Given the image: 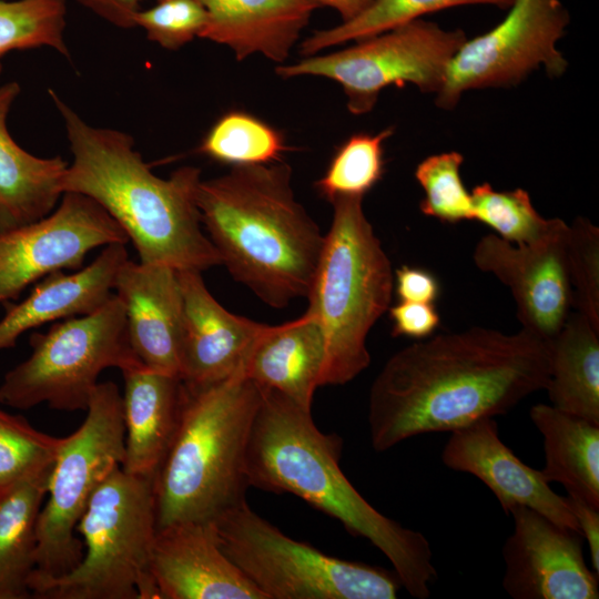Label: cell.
<instances>
[{
    "label": "cell",
    "instance_id": "obj_1",
    "mask_svg": "<svg viewBox=\"0 0 599 599\" xmlns=\"http://www.w3.org/2000/svg\"><path fill=\"white\" fill-rule=\"evenodd\" d=\"M550 343L525 329L471 327L395 353L374 379L369 438L383 453L414 436L454 432L505 415L545 389Z\"/></svg>",
    "mask_w": 599,
    "mask_h": 599
},
{
    "label": "cell",
    "instance_id": "obj_2",
    "mask_svg": "<svg viewBox=\"0 0 599 599\" xmlns=\"http://www.w3.org/2000/svg\"><path fill=\"white\" fill-rule=\"evenodd\" d=\"M260 388L245 456L248 486L293 494L338 520L386 556L412 597L427 599L437 578L427 538L380 514L356 490L339 467V436L322 433L311 410L283 394Z\"/></svg>",
    "mask_w": 599,
    "mask_h": 599
},
{
    "label": "cell",
    "instance_id": "obj_3",
    "mask_svg": "<svg viewBox=\"0 0 599 599\" xmlns=\"http://www.w3.org/2000/svg\"><path fill=\"white\" fill-rule=\"evenodd\" d=\"M72 152L61 190L100 204L124 230L142 263L203 272L222 265L202 231L196 204L201 170L182 166L169 179L156 176L136 152L129 134L94 128L49 90Z\"/></svg>",
    "mask_w": 599,
    "mask_h": 599
},
{
    "label": "cell",
    "instance_id": "obj_4",
    "mask_svg": "<svg viewBox=\"0 0 599 599\" xmlns=\"http://www.w3.org/2000/svg\"><path fill=\"white\" fill-rule=\"evenodd\" d=\"M196 204L236 282L274 308L307 296L325 235L296 200L287 163L235 165L201 180Z\"/></svg>",
    "mask_w": 599,
    "mask_h": 599
},
{
    "label": "cell",
    "instance_id": "obj_5",
    "mask_svg": "<svg viewBox=\"0 0 599 599\" xmlns=\"http://www.w3.org/2000/svg\"><path fill=\"white\" fill-rule=\"evenodd\" d=\"M261 398L243 372L209 386L183 384L177 427L153 476L158 528L213 521L246 500L245 456Z\"/></svg>",
    "mask_w": 599,
    "mask_h": 599
},
{
    "label": "cell",
    "instance_id": "obj_6",
    "mask_svg": "<svg viewBox=\"0 0 599 599\" xmlns=\"http://www.w3.org/2000/svg\"><path fill=\"white\" fill-rule=\"evenodd\" d=\"M333 220L306 296L326 343L323 385H343L370 363L366 338L389 308L392 264L363 210L362 196L329 201Z\"/></svg>",
    "mask_w": 599,
    "mask_h": 599
},
{
    "label": "cell",
    "instance_id": "obj_7",
    "mask_svg": "<svg viewBox=\"0 0 599 599\" xmlns=\"http://www.w3.org/2000/svg\"><path fill=\"white\" fill-rule=\"evenodd\" d=\"M158 530L153 477L114 469L91 496L75 531L84 554L69 573L30 588L40 599H160L150 572Z\"/></svg>",
    "mask_w": 599,
    "mask_h": 599
},
{
    "label": "cell",
    "instance_id": "obj_8",
    "mask_svg": "<svg viewBox=\"0 0 599 599\" xmlns=\"http://www.w3.org/2000/svg\"><path fill=\"white\" fill-rule=\"evenodd\" d=\"M223 552L266 599H395V571L343 560L287 537L246 500L213 521Z\"/></svg>",
    "mask_w": 599,
    "mask_h": 599
},
{
    "label": "cell",
    "instance_id": "obj_9",
    "mask_svg": "<svg viewBox=\"0 0 599 599\" xmlns=\"http://www.w3.org/2000/svg\"><path fill=\"white\" fill-rule=\"evenodd\" d=\"M31 354L0 384V404L27 410L40 404L87 410L106 368L141 364L134 355L122 302L113 293L95 311L57 321L29 336ZM142 365V364H141Z\"/></svg>",
    "mask_w": 599,
    "mask_h": 599
},
{
    "label": "cell",
    "instance_id": "obj_10",
    "mask_svg": "<svg viewBox=\"0 0 599 599\" xmlns=\"http://www.w3.org/2000/svg\"><path fill=\"white\" fill-rule=\"evenodd\" d=\"M81 426L63 437L37 522L35 567L29 589L59 578L82 560L77 525L97 488L124 459L123 400L113 382L99 383Z\"/></svg>",
    "mask_w": 599,
    "mask_h": 599
},
{
    "label": "cell",
    "instance_id": "obj_11",
    "mask_svg": "<svg viewBox=\"0 0 599 599\" xmlns=\"http://www.w3.org/2000/svg\"><path fill=\"white\" fill-rule=\"evenodd\" d=\"M465 40L463 30H445L420 18L347 49L280 65L276 73L283 79L316 75L336 81L347 97L349 112L359 115L372 111L379 92L389 85L410 83L424 93L437 94Z\"/></svg>",
    "mask_w": 599,
    "mask_h": 599
},
{
    "label": "cell",
    "instance_id": "obj_12",
    "mask_svg": "<svg viewBox=\"0 0 599 599\" xmlns=\"http://www.w3.org/2000/svg\"><path fill=\"white\" fill-rule=\"evenodd\" d=\"M569 20L561 0H515L498 26L460 45L436 104L449 110L468 90L517 85L541 65L549 77L562 75L568 62L557 42Z\"/></svg>",
    "mask_w": 599,
    "mask_h": 599
},
{
    "label": "cell",
    "instance_id": "obj_13",
    "mask_svg": "<svg viewBox=\"0 0 599 599\" xmlns=\"http://www.w3.org/2000/svg\"><path fill=\"white\" fill-rule=\"evenodd\" d=\"M128 242L121 225L94 200L63 193L49 215L0 234V306L52 273L82 268L91 251Z\"/></svg>",
    "mask_w": 599,
    "mask_h": 599
},
{
    "label": "cell",
    "instance_id": "obj_14",
    "mask_svg": "<svg viewBox=\"0 0 599 599\" xmlns=\"http://www.w3.org/2000/svg\"><path fill=\"white\" fill-rule=\"evenodd\" d=\"M514 531L502 546V588L514 599H597L599 575L585 561V538L538 511L509 510Z\"/></svg>",
    "mask_w": 599,
    "mask_h": 599
},
{
    "label": "cell",
    "instance_id": "obj_15",
    "mask_svg": "<svg viewBox=\"0 0 599 599\" xmlns=\"http://www.w3.org/2000/svg\"><path fill=\"white\" fill-rule=\"evenodd\" d=\"M568 225L550 238L531 245H514L498 235L479 240L474 262L509 287L521 329L551 342L573 307L566 237Z\"/></svg>",
    "mask_w": 599,
    "mask_h": 599
},
{
    "label": "cell",
    "instance_id": "obj_16",
    "mask_svg": "<svg viewBox=\"0 0 599 599\" xmlns=\"http://www.w3.org/2000/svg\"><path fill=\"white\" fill-rule=\"evenodd\" d=\"M441 461L451 470L481 480L506 515L515 506H525L560 526L579 530L567 497L550 488L541 470L529 467L514 454L500 439L494 418H483L451 432Z\"/></svg>",
    "mask_w": 599,
    "mask_h": 599
},
{
    "label": "cell",
    "instance_id": "obj_17",
    "mask_svg": "<svg viewBox=\"0 0 599 599\" xmlns=\"http://www.w3.org/2000/svg\"><path fill=\"white\" fill-rule=\"evenodd\" d=\"M150 572L160 599H266L223 552L212 521L158 528Z\"/></svg>",
    "mask_w": 599,
    "mask_h": 599
},
{
    "label": "cell",
    "instance_id": "obj_18",
    "mask_svg": "<svg viewBox=\"0 0 599 599\" xmlns=\"http://www.w3.org/2000/svg\"><path fill=\"white\" fill-rule=\"evenodd\" d=\"M176 272L183 302L182 383L203 387L243 372L267 325L224 308L207 290L201 272Z\"/></svg>",
    "mask_w": 599,
    "mask_h": 599
},
{
    "label": "cell",
    "instance_id": "obj_19",
    "mask_svg": "<svg viewBox=\"0 0 599 599\" xmlns=\"http://www.w3.org/2000/svg\"><path fill=\"white\" fill-rule=\"evenodd\" d=\"M113 291L123 304L139 362L181 379L183 302L176 270L129 258L116 274Z\"/></svg>",
    "mask_w": 599,
    "mask_h": 599
},
{
    "label": "cell",
    "instance_id": "obj_20",
    "mask_svg": "<svg viewBox=\"0 0 599 599\" xmlns=\"http://www.w3.org/2000/svg\"><path fill=\"white\" fill-rule=\"evenodd\" d=\"M125 246L109 244L89 265L52 273L35 283L24 300L6 304L0 319V352L14 347L29 331L103 305L113 294L120 267L129 260Z\"/></svg>",
    "mask_w": 599,
    "mask_h": 599
},
{
    "label": "cell",
    "instance_id": "obj_21",
    "mask_svg": "<svg viewBox=\"0 0 599 599\" xmlns=\"http://www.w3.org/2000/svg\"><path fill=\"white\" fill-rule=\"evenodd\" d=\"M207 21L200 38L227 45L237 60L253 53L281 63L313 11V0H197Z\"/></svg>",
    "mask_w": 599,
    "mask_h": 599
},
{
    "label": "cell",
    "instance_id": "obj_22",
    "mask_svg": "<svg viewBox=\"0 0 599 599\" xmlns=\"http://www.w3.org/2000/svg\"><path fill=\"white\" fill-rule=\"evenodd\" d=\"M124 379V459L121 468L153 477L175 434L182 404L179 377L134 365L121 370Z\"/></svg>",
    "mask_w": 599,
    "mask_h": 599
},
{
    "label": "cell",
    "instance_id": "obj_23",
    "mask_svg": "<svg viewBox=\"0 0 599 599\" xmlns=\"http://www.w3.org/2000/svg\"><path fill=\"white\" fill-rule=\"evenodd\" d=\"M326 343L317 318L305 312L287 323L267 325L254 344L243 373L262 388L274 389L311 410L321 386Z\"/></svg>",
    "mask_w": 599,
    "mask_h": 599
},
{
    "label": "cell",
    "instance_id": "obj_24",
    "mask_svg": "<svg viewBox=\"0 0 599 599\" xmlns=\"http://www.w3.org/2000/svg\"><path fill=\"white\" fill-rule=\"evenodd\" d=\"M20 93L17 82L0 85V234L49 215L60 201L68 163L61 156L39 158L10 135L7 118Z\"/></svg>",
    "mask_w": 599,
    "mask_h": 599
},
{
    "label": "cell",
    "instance_id": "obj_25",
    "mask_svg": "<svg viewBox=\"0 0 599 599\" xmlns=\"http://www.w3.org/2000/svg\"><path fill=\"white\" fill-rule=\"evenodd\" d=\"M529 415L544 437L546 480L599 509V425L546 404Z\"/></svg>",
    "mask_w": 599,
    "mask_h": 599
},
{
    "label": "cell",
    "instance_id": "obj_26",
    "mask_svg": "<svg viewBox=\"0 0 599 599\" xmlns=\"http://www.w3.org/2000/svg\"><path fill=\"white\" fill-rule=\"evenodd\" d=\"M550 347L551 406L599 425V331L571 312Z\"/></svg>",
    "mask_w": 599,
    "mask_h": 599
},
{
    "label": "cell",
    "instance_id": "obj_27",
    "mask_svg": "<svg viewBox=\"0 0 599 599\" xmlns=\"http://www.w3.org/2000/svg\"><path fill=\"white\" fill-rule=\"evenodd\" d=\"M52 466L0 487V599L32 598L37 522Z\"/></svg>",
    "mask_w": 599,
    "mask_h": 599
},
{
    "label": "cell",
    "instance_id": "obj_28",
    "mask_svg": "<svg viewBox=\"0 0 599 599\" xmlns=\"http://www.w3.org/2000/svg\"><path fill=\"white\" fill-rule=\"evenodd\" d=\"M515 0H373L354 18L314 32L301 44V53L311 57L323 49L358 41L443 9L467 4H491L509 9Z\"/></svg>",
    "mask_w": 599,
    "mask_h": 599
},
{
    "label": "cell",
    "instance_id": "obj_29",
    "mask_svg": "<svg viewBox=\"0 0 599 599\" xmlns=\"http://www.w3.org/2000/svg\"><path fill=\"white\" fill-rule=\"evenodd\" d=\"M473 220L494 229L502 240L531 245L554 236L567 224L560 219H544L522 189L495 191L489 183L471 191Z\"/></svg>",
    "mask_w": 599,
    "mask_h": 599
},
{
    "label": "cell",
    "instance_id": "obj_30",
    "mask_svg": "<svg viewBox=\"0 0 599 599\" xmlns=\"http://www.w3.org/2000/svg\"><path fill=\"white\" fill-rule=\"evenodd\" d=\"M284 150L286 146L278 131L241 111L222 115L199 148L206 156L232 166L280 161Z\"/></svg>",
    "mask_w": 599,
    "mask_h": 599
},
{
    "label": "cell",
    "instance_id": "obj_31",
    "mask_svg": "<svg viewBox=\"0 0 599 599\" xmlns=\"http://www.w3.org/2000/svg\"><path fill=\"white\" fill-rule=\"evenodd\" d=\"M65 14V0H0V60L9 51L39 47L69 58Z\"/></svg>",
    "mask_w": 599,
    "mask_h": 599
},
{
    "label": "cell",
    "instance_id": "obj_32",
    "mask_svg": "<svg viewBox=\"0 0 599 599\" xmlns=\"http://www.w3.org/2000/svg\"><path fill=\"white\" fill-rule=\"evenodd\" d=\"M393 134L388 128L370 135L354 134L335 152L325 174L315 183L332 201L337 196H364L383 175V143Z\"/></svg>",
    "mask_w": 599,
    "mask_h": 599
},
{
    "label": "cell",
    "instance_id": "obj_33",
    "mask_svg": "<svg viewBox=\"0 0 599 599\" xmlns=\"http://www.w3.org/2000/svg\"><path fill=\"white\" fill-rule=\"evenodd\" d=\"M62 438L33 428L20 415L0 408V487L51 467Z\"/></svg>",
    "mask_w": 599,
    "mask_h": 599
},
{
    "label": "cell",
    "instance_id": "obj_34",
    "mask_svg": "<svg viewBox=\"0 0 599 599\" xmlns=\"http://www.w3.org/2000/svg\"><path fill=\"white\" fill-rule=\"evenodd\" d=\"M464 156L451 151L423 160L415 177L424 190L420 211L445 223L473 220L471 193L465 187L460 166Z\"/></svg>",
    "mask_w": 599,
    "mask_h": 599
},
{
    "label": "cell",
    "instance_id": "obj_35",
    "mask_svg": "<svg viewBox=\"0 0 599 599\" xmlns=\"http://www.w3.org/2000/svg\"><path fill=\"white\" fill-rule=\"evenodd\" d=\"M566 256L573 307L599 331V229L589 220L568 225Z\"/></svg>",
    "mask_w": 599,
    "mask_h": 599
},
{
    "label": "cell",
    "instance_id": "obj_36",
    "mask_svg": "<svg viewBox=\"0 0 599 599\" xmlns=\"http://www.w3.org/2000/svg\"><path fill=\"white\" fill-rule=\"evenodd\" d=\"M207 21L205 8L197 0H156L134 17L149 40L164 49L177 50L200 37Z\"/></svg>",
    "mask_w": 599,
    "mask_h": 599
},
{
    "label": "cell",
    "instance_id": "obj_37",
    "mask_svg": "<svg viewBox=\"0 0 599 599\" xmlns=\"http://www.w3.org/2000/svg\"><path fill=\"white\" fill-rule=\"evenodd\" d=\"M393 321V336L424 338L439 324V315L433 303L400 301L389 307Z\"/></svg>",
    "mask_w": 599,
    "mask_h": 599
},
{
    "label": "cell",
    "instance_id": "obj_38",
    "mask_svg": "<svg viewBox=\"0 0 599 599\" xmlns=\"http://www.w3.org/2000/svg\"><path fill=\"white\" fill-rule=\"evenodd\" d=\"M395 277L400 301L434 303L438 296V283L427 271L404 265L396 270Z\"/></svg>",
    "mask_w": 599,
    "mask_h": 599
},
{
    "label": "cell",
    "instance_id": "obj_39",
    "mask_svg": "<svg viewBox=\"0 0 599 599\" xmlns=\"http://www.w3.org/2000/svg\"><path fill=\"white\" fill-rule=\"evenodd\" d=\"M577 520L580 532L587 541L592 570L599 575V509L575 497L566 496Z\"/></svg>",
    "mask_w": 599,
    "mask_h": 599
},
{
    "label": "cell",
    "instance_id": "obj_40",
    "mask_svg": "<svg viewBox=\"0 0 599 599\" xmlns=\"http://www.w3.org/2000/svg\"><path fill=\"white\" fill-rule=\"evenodd\" d=\"M82 7L115 27H135L134 17L140 11L142 0H77Z\"/></svg>",
    "mask_w": 599,
    "mask_h": 599
},
{
    "label": "cell",
    "instance_id": "obj_41",
    "mask_svg": "<svg viewBox=\"0 0 599 599\" xmlns=\"http://www.w3.org/2000/svg\"><path fill=\"white\" fill-rule=\"evenodd\" d=\"M318 7L327 6L335 9L342 21L349 20L362 12L373 0H313Z\"/></svg>",
    "mask_w": 599,
    "mask_h": 599
}]
</instances>
